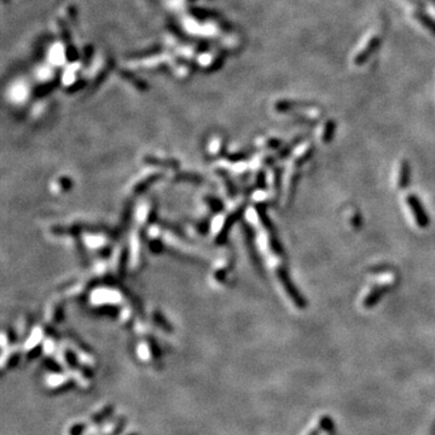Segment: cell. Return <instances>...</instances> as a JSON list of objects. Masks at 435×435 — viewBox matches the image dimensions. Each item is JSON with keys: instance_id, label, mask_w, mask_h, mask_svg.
<instances>
[{"instance_id": "1", "label": "cell", "mask_w": 435, "mask_h": 435, "mask_svg": "<svg viewBox=\"0 0 435 435\" xmlns=\"http://www.w3.org/2000/svg\"><path fill=\"white\" fill-rule=\"evenodd\" d=\"M111 411H113V406L111 405H105L104 408L100 409L98 412H96V414L92 415V417L90 418V423H88L87 427H96L98 426L100 422H103V421L107 418L109 415L111 414Z\"/></svg>"}, {"instance_id": "2", "label": "cell", "mask_w": 435, "mask_h": 435, "mask_svg": "<svg viewBox=\"0 0 435 435\" xmlns=\"http://www.w3.org/2000/svg\"><path fill=\"white\" fill-rule=\"evenodd\" d=\"M68 383H69V378L66 377V376L54 375V376H50V377L47 378V386H49V388L52 389L64 388Z\"/></svg>"}, {"instance_id": "3", "label": "cell", "mask_w": 435, "mask_h": 435, "mask_svg": "<svg viewBox=\"0 0 435 435\" xmlns=\"http://www.w3.org/2000/svg\"><path fill=\"white\" fill-rule=\"evenodd\" d=\"M124 425H125L124 418H119V420L114 421V422H111L110 425L105 427L99 435H119L121 429L124 428Z\"/></svg>"}, {"instance_id": "4", "label": "cell", "mask_w": 435, "mask_h": 435, "mask_svg": "<svg viewBox=\"0 0 435 435\" xmlns=\"http://www.w3.org/2000/svg\"><path fill=\"white\" fill-rule=\"evenodd\" d=\"M86 427H87V426H85V425H74V426H72L71 428H69L68 434L69 435H81L83 433V431H85V429H86Z\"/></svg>"}, {"instance_id": "5", "label": "cell", "mask_w": 435, "mask_h": 435, "mask_svg": "<svg viewBox=\"0 0 435 435\" xmlns=\"http://www.w3.org/2000/svg\"><path fill=\"white\" fill-rule=\"evenodd\" d=\"M320 432H324V428H323L322 423L318 422V425H317L316 428L312 429V431L309 432V433H308L307 435H319V434H320Z\"/></svg>"}, {"instance_id": "6", "label": "cell", "mask_w": 435, "mask_h": 435, "mask_svg": "<svg viewBox=\"0 0 435 435\" xmlns=\"http://www.w3.org/2000/svg\"><path fill=\"white\" fill-rule=\"evenodd\" d=\"M128 435H138V434H135V433H132V434H128Z\"/></svg>"}]
</instances>
